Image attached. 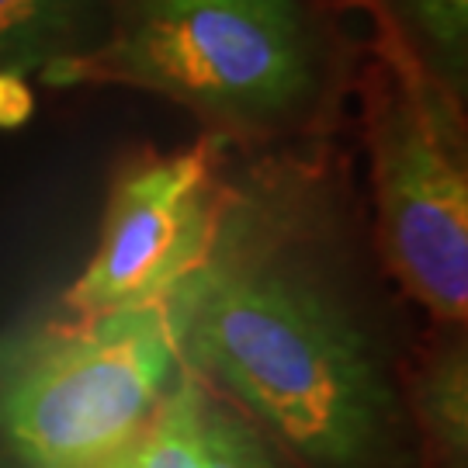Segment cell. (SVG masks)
I'll list each match as a JSON object with an SVG mask.
<instances>
[{
    "label": "cell",
    "mask_w": 468,
    "mask_h": 468,
    "mask_svg": "<svg viewBox=\"0 0 468 468\" xmlns=\"http://www.w3.org/2000/svg\"><path fill=\"white\" fill-rule=\"evenodd\" d=\"M371 226L334 135L222 150L205 250L160 299L177 365L299 468H417Z\"/></svg>",
    "instance_id": "cell-1"
},
{
    "label": "cell",
    "mask_w": 468,
    "mask_h": 468,
    "mask_svg": "<svg viewBox=\"0 0 468 468\" xmlns=\"http://www.w3.org/2000/svg\"><path fill=\"white\" fill-rule=\"evenodd\" d=\"M406 402L423 468L468 465V351L465 326H441L410 361Z\"/></svg>",
    "instance_id": "cell-7"
},
{
    "label": "cell",
    "mask_w": 468,
    "mask_h": 468,
    "mask_svg": "<svg viewBox=\"0 0 468 468\" xmlns=\"http://www.w3.org/2000/svg\"><path fill=\"white\" fill-rule=\"evenodd\" d=\"M226 143L201 135L195 146L146 156L112 187L101 243L67 292L69 316H94L164 299L195 268L212 229Z\"/></svg>",
    "instance_id": "cell-5"
},
{
    "label": "cell",
    "mask_w": 468,
    "mask_h": 468,
    "mask_svg": "<svg viewBox=\"0 0 468 468\" xmlns=\"http://www.w3.org/2000/svg\"><path fill=\"white\" fill-rule=\"evenodd\" d=\"M35 112V94L25 73L0 69V129H17L25 125Z\"/></svg>",
    "instance_id": "cell-11"
},
{
    "label": "cell",
    "mask_w": 468,
    "mask_h": 468,
    "mask_svg": "<svg viewBox=\"0 0 468 468\" xmlns=\"http://www.w3.org/2000/svg\"><path fill=\"white\" fill-rule=\"evenodd\" d=\"M177 371L160 299L46 323L0 392V437L28 468H98L139 437Z\"/></svg>",
    "instance_id": "cell-4"
},
{
    "label": "cell",
    "mask_w": 468,
    "mask_h": 468,
    "mask_svg": "<svg viewBox=\"0 0 468 468\" xmlns=\"http://www.w3.org/2000/svg\"><path fill=\"white\" fill-rule=\"evenodd\" d=\"M198 427L205 468H299L257 420L205 382L198 396Z\"/></svg>",
    "instance_id": "cell-10"
},
{
    "label": "cell",
    "mask_w": 468,
    "mask_h": 468,
    "mask_svg": "<svg viewBox=\"0 0 468 468\" xmlns=\"http://www.w3.org/2000/svg\"><path fill=\"white\" fill-rule=\"evenodd\" d=\"M334 0H101L94 46L49 87H133L185 108L233 150L336 133L361 42Z\"/></svg>",
    "instance_id": "cell-2"
},
{
    "label": "cell",
    "mask_w": 468,
    "mask_h": 468,
    "mask_svg": "<svg viewBox=\"0 0 468 468\" xmlns=\"http://www.w3.org/2000/svg\"><path fill=\"white\" fill-rule=\"evenodd\" d=\"M38 330H42V326H21V330L0 334V392H4V385L11 382V375H15L17 365L25 361V354L32 351Z\"/></svg>",
    "instance_id": "cell-12"
},
{
    "label": "cell",
    "mask_w": 468,
    "mask_h": 468,
    "mask_svg": "<svg viewBox=\"0 0 468 468\" xmlns=\"http://www.w3.org/2000/svg\"><path fill=\"white\" fill-rule=\"evenodd\" d=\"M101 0H0V69L42 73L94 46Z\"/></svg>",
    "instance_id": "cell-8"
},
{
    "label": "cell",
    "mask_w": 468,
    "mask_h": 468,
    "mask_svg": "<svg viewBox=\"0 0 468 468\" xmlns=\"http://www.w3.org/2000/svg\"><path fill=\"white\" fill-rule=\"evenodd\" d=\"M371 21L368 46L396 56L452 101L468 104V0H334Z\"/></svg>",
    "instance_id": "cell-6"
},
{
    "label": "cell",
    "mask_w": 468,
    "mask_h": 468,
    "mask_svg": "<svg viewBox=\"0 0 468 468\" xmlns=\"http://www.w3.org/2000/svg\"><path fill=\"white\" fill-rule=\"evenodd\" d=\"M98 468H135V452H133V444H125L122 452H115L112 458H104Z\"/></svg>",
    "instance_id": "cell-13"
},
{
    "label": "cell",
    "mask_w": 468,
    "mask_h": 468,
    "mask_svg": "<svg viewBox=\"0 0 468 468\" xmlns=\"http://www.w3.org/2000/svg\"><path fill=\"white\" fill-rule=\"evenodd\" d=\"M201 382L191 371H177L153 417L133 441L135 468H205L198 427Z\"/></svg>",
    "instance_id": "cell-9"
},
{
    "label": "cell",
    "mask_w": 468,
    "mask_h": 468,
    "mask_svg": "<svg viewBox=\"0 0 468 468\" xmlns=\"http://www.w3.org/2000/svg\"><path fill=\"white\" fill-rule=\"evenodd\" d=\"M354 94L368 150L371 239L385 274L437 326H465V104L368 42Z\"/></svg>",
    "instance_id": "cell-3"
}]
</instances>
